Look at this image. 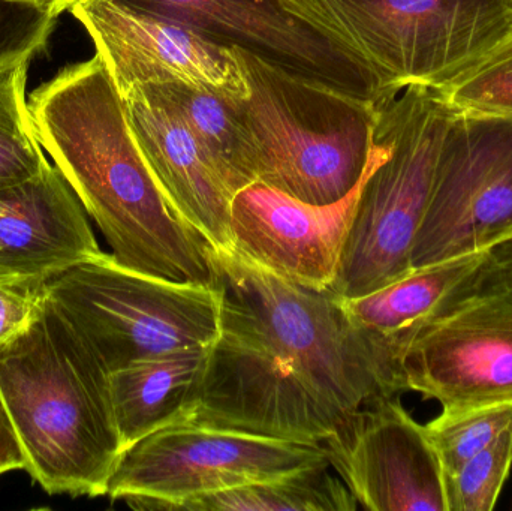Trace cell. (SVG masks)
I'll use <instances>...</instances> for the list:
<instances>
[{"mask_svg": "<svg viewBox=\"0 0 512 511\" xmlns=\"http://www.w3.org/2000/svg\"><path fill=\"white\" fill-rule=\"evenodd\" d=\"M42 149L128 269L216 285L212 248L182 221L153 174L101 57L66 66L30 95Z\"/></svg>", "mask_w": 512, "mask_h": 511, "instance_id": "cell-2", "label": "cell"}, {"mask_svg": "<svg viewBox=\"0 0 512 511\" xmlns=\"http://www.w3.org/2000/svg\"><path fill=\"white\" fill-rule=\"evenodd\" d=\"M45 294L42 281H0V345L26 329Z\"/></svg>", "mask_w": 512, "mask_h": 511, "instance_id": "cell-26", "label": "cell"}, {"mask_svg": "<svg viewBox=\"0 0 512 511\" xmlns=\"http://www.w3.org/2000/svg\"><path fill=\"white\" fill-rule=\"evenodd\" d=\"M179 21L218 44L242 48L297 74L382 102L375 81L277 0H117Z\"/></svg>", "mask_w": 512, "mask_h": 511, "instance_id": "cell-13", "label": "cell"}, {"mask_svg": "<svg viewBox=\"0 0 512 511\" xmlns=\"http://www.w3.org/2000/svg\"><path fill=\"white\" fill-rule=\"evenodd\" d=\"M233 50L248 83L237 108L256 182L315 206L342 200L369 167L378 102Z\"/></svg>", "mask_w": 512, "mask_h": 511, "instance_id": "cell-4", "label": "cell"}, {"mask_svg": "<svg viewBox=\"0 0 512 511\" xmlns=\"http://www.w3.org/2000/svg\"><path fill=\"white\" fill-rule=\"evenodd\" d=\"M436 90L454 111L512 117V32L480 62Z\"/></svg>", "mask_w": 512, "mask_h": 511, "instance_id": "cell-22", "label": "cell"}, {"mask_svg": "<svg viewBox=\"0 0 512 511\" xmlns=\"http://www.w3.org/2000/svg\"><path fill=\"white\" fill-rule=\"evenodd\" d=\"M92 38L120 95L132 87L185 83L233 101L248 83L233 48L179 21L117 0H77L69 9Z\"/></svg>", "mask_w": 512, "mask_h": 511, "instance_id": "cell-9", "label": "cell"}, {"mask_svg": "<svg viewBox=\"0 0 512 511\" xmlns=\"http://www.w3.org/2000/svg\"><path fill=\"white\" fill-rule=\"evenodd\" d=\"M56 20L36 6L0 0V69L29 63L47 45Z\"/></svg>", "mask_w": 512, "mask_h": 511, "instance_id": "cell-24", "label": "cell"}, {"mask_svg": "<svg viewBox=\"0 0 512 511\" xmlns=\"http://www.w3.org/2000/svg\"><path fill=\"white\" fill-rule=\"evenodd\" d=\"M212 258L221 323L192 423L322 444L358 408L406 392L402 351L355 324L331 291L233 252Z\"/></svg>", "mask_w": 512, "mask_h": 511, "instance_id": "cell-1", "label": "cell"}, {"mask_svg": "<svg viewBox=\"0 0 512 511\" xmlns=\"http://www.w3.org/2000/svg\"><path fill=\"white\" fill-rule=\"evenodd\" d=\"M483 252L412 270L387 287L340 302L355 324L387 338L403 354L418 330L436 317L445 297L478 266Z\"/></svg>", "mask_w": 512, "mask_h": 511, "instance_id": "cell-17", "label": "cell"}, {"mask_svg": "<svg viewBox=\"0 0 512 511\" xmlns=\"http://www.w3.org/2000/svg\"><path fill=\"white\" fill-rule=\"evenodd\" d=\"M400 366L405 390L442 411L512 404V296L478 297L433 318Z\"/></svg>", "mask_w": 512, "mask_h": 511, "instance_id": "cell-10", "label": "cell"}, {"mask_svg": "<svg viewBox=\"0 0 512 511\" xmlns=\"http://www.w3.org/2000/svg\"><path fill=\"white\" fill-rule=\"evenodd\" d=\"M150 87L176 108L236 192L256 182L254 146L237 101L185 83Z\"/></svg>", "mask_w": 512, "mask_h": 511, "instance_id": "cell-18", "label": "cell"}, {"mask_svg": "<svg viewBox=\"0 0 512 511\" xmlns=\"http://www.w3.org/2000/svg\"><path fill=\"white\" fill-rule=\"evenodd\" d=\"M14 2L36 6L57 18L62 12L69 11L77 0H14Z\"/></svg>", "mask_w": 512, "mask_h": 511, "instance_id": "cell-28", "label": "cell"}, {"mask_svg": "<svg viewBox=\"0 0 512 511\" xmlns=\"http://www.w3.org/2000/svg\"><path fill=\"white\" fill-rule=\"evenodd\" d=\"M27 66L0 69V189L36 176L48 164L26 99Z\"/></svg>", "mask_w": 512, "mask_h": 511, "instance_id": "cell-20", "label": "cell"}, {"mask_svg": "<svg viewBox=\"0 0 512 511\" xmlns=\"http://www.w3.org/2000/svg\"><path fill=\"white\" fill-rule=\"evenodd\" d=\"M512 465V423L486 449L445 479L448 511L495 509Z\"/></svg>", "mask_w": 512, "mask_h": 511, "instance_id": "cell-23", "label": "cell"}, {"mask_svg": "<svg viewBox=\"0 0 512 511\" xmlns=\"http://www.w3.org/2000/svg\"><path fill=\"white\" fill-rule=\"evenodd\" d=\"M453 113L432 87L409 86L379 102L372 158L328 290L334 296H366L412 272V249Z\"/></svg>", "mask_w": 512, "mask_h": 511, "instance_id": "cell-5", "label": "cell"}, {"mask_svg": "<svg viewBox=\"0 0 512 511\" xmlns=\"http://www.w3.org/2000/svg\"><path fill=\"white\" fill-rule=\"evenodd\" d=\"M512 296V236L483 252L478 266L445 297L438 315L478 297Z\"/></svg>", "mask_w": 512, "mask_h": 511, "instance_id": "cell-25", "label": "cell"}, {"mask_svg": "<svg viewBox=\"0 0 512 511\" xmlns=\"http://www.w3.org/2000/svg\"><path fill=\"white\" fill-rule=\"evenodd\" d=\"M364 176L327 206L303 203L261 182L245 186L231 203V252L289 284L330 290Z\"/></svg>", "mask_w": 512, "mask_h": 511, "instance_id": "cell-12", "label": "cell"}, {"mask_svg": "<svg viewBox=\"0 0 512 511\" xmlns=\"http://www.w3.org/2000/svg\"><path fill=\"white\" fill-rule=\"evenodd\" d=\"M330 464L183 501L174 511H355L357 500Z\"/></svg>", "mask_w": 512, "mask_h": 511, "instance_id": "cell-19", "label": "cell"}, {"mask_svg": "<svg viewBox=\"0 0 512 511\" xmlns=\"http://www.w3.org/2000/svg\"><path fill=\"white\" fill-rule=\"evenodd\" d=\"M122 98L132 132L177 215L213 251L231 252L230 212L237 192L215 159L153 87H132Z\"/></svg>", "mask_w": 512, "mask_h": 511, "instance_id": "cell-14", "label": "cell"}, {"mask_svg": "<svg viewBox=\"0 0 512 511\" xmlns=\"http://www.w3.org/2000/svg\"><path fill=\"white\" fill-rule=\"evenodd\" d=\"M101 254L86 209L56 165L0 189V281H42Z\"/></svg>", "mask_w": 512, "mask_h": 511, "instance_id": "cell-15", "label": "cell"}, {"mask_svg": "<svg viewBox=\"0 0 512 511\" xmlns=\"http://www.w3.org/2000/svg\"><path fill=\"white\" fill-rule=\"evenodd\" d=\"M0 395L24 470L45 492L107 495L123 452L110 372L47 293L26 329L0 345Z\"/></svg>", "mask_w": 512, "mask_h": 511, "instance_id": "cell-3", "label": "cell"}, {"mask_svg": "<svg viewBox=\"0 0 512 511\" xmlns=\"http://www.w3.org/2000/svg\"><path fill=\"white\" fill-rule=\"evenodd\" d=\"M210 347L179 348L111 372V401L123 450L153 432L191 422Z\"/></svg>", "mask_w": 512, "mask_h": 511, "instance_id": "cell-16", "label": "cell"}, {"mask_svg": "<svg viewBox=\"0 0 512 511\" xmlns=\"http://www.w3.org/2000/svg\"><path fill=\"white\" fill-rule=\"evenodd\" d=\"M45 293L108 372L219 335L218 285L128 269L102 252L45 279Z\"/></svg>", "mask_w": 512, "mask_h": 511, "instance_id": "cell-6", "label": "cell"}, {"mask_svg": "<svg viewBox=\"0 0 512 511\" xmlns=\"http://www.w3.org/2000/svg\"><path fill=\"white\" fill-rule=\"evenodd\" d=\"M330 464L324 446L186 422L123 450L107 495L141 511H174L183 501L303 468Z\"/></svg>", "mask_w": 512, "mask_h": 511, "instance_id": "cell-7", "label": "cell"}, {"mask_svg": "<svg viewBox=\"0 0 512 511\" xmlns=\"http://www.w3.org/2000/svg\"><path fill=\"white\" fill-rule=\"evenodd\" d=\"M24 467L26 458L0 395V476L8 471L24 470Z\"/></svg>", "mask_w": 512, "mask_h": 511, "instance_id": "cell-27", "label": "cell"}, {"mask_svg": "<svg viewBox=\"0 0 512 511\" xmlns=\"http://www.w3.org/2000/svg\"><path fill=\"white\" fill-rule=\"evenodd\" d=\"M512 236V117L454 111L412 249V270Z\"/></svg>", "mask_w": 512, "mask_h": 511, "instance_id": "cell-8", "label": "cell"}, {"mask_svg": "<svg viewBox=\"0 0 512 511\" xmlns=\"http://www.w3.org/2000/svg\"><path fill=\"white\" fill-rule=\"evenodd\" d=\"M512 423V404L465 411H442L427 423V435L435 447L445 479L486 449Z\"/></svg>", "mask_w": 512, "mask_h": 511, "instance_id": "cell-21", "label": "cell"}, {"mask_svg": "<svg viewBox=\"0 0 512 511\" xmlns=\"http://www.w3.org/2000/svg\"><path fill=\"white\" fill-rule=\"evenodd\" d=\"M322 443L330 467L370 511H448L445 476L426 428L384 396Z\"/></svg>", "mask_w": 512, "mask_h": 511, "instance_id": "cell-11", "label": "cell"}]
</instances>
